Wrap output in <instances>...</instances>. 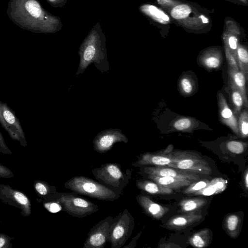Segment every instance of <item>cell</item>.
I'll return each mask as SVG.
<instances>
[{"label":"cell","instance_id":"d4e9b609","mask_svg":"<svg viewBox=\"0 0 248 248\" xmlns=\"http://www.w3.org/2000/svg\"><path fill=\"white\" fill-rule=\"evenodd\" d=\"M211 239L210 230L208 228H204L193 233L188 238V242L194 248H202L209 245Z\"/></svg>","mask_w":248,"mask_h":248},{"label":"cell","instance_id":"4dcf8cb0","mask_svg":"<svg viewBox=\"0 0 248 248\" xmlns=\"http://www.w3.org/2000/svg\"><path fill=\"white\" fill-rule=\"evenodd\" d=\"M194 119L185 117L176 120L173 124V127L177 131H186L191 129L194 127Z\"/></svg>","mask_w":248,"mask_h":248},{"label":"cell","instance_id":"52a82bcc","mask_svg":"<svg viewBox=\"0 0 248 248\" xmlns=\"http://www.w3.org/2000/svg\"><path fill=\"white\" fill-rule=\"evenodd\" d=\"M77 195L74 192H62L57 200L61 203L63 211L74 217H84L98 211L96 204Z\"/></svg>","mask_w":248,"mask_h":248},{"label":"cell","instance_id":"1f68e13d","mask_svg":"<svg viewBox=\"0 0 248 248\" xmlns=\"http://www.w3.org/2000/svg\"><path fill=\"white\" fill-rule=\"evenodd\" d=\"M227 149L231 153L235 154H241L247 149V144L237 140H230L226 143Z\"/></svg>","mask_w":248,"mask_h":248},{"label":"cell","instance_id":"f1b7e54d","mask_svg":"<svg viewBox=\"0 0 248 248\" xmlns=\"http://www.w3.org/2000/svg\"><path fill=\"white\" fill-rule=\"evenodd\" d=\"M239 137L247 138L248 135V113L247 109L241 111L238 117Z\"/></svg>","mask_w":248,"mask_h":248},{"label":"cell","instance_id":"9c48e42d","mask_svg":"<svg viewBox=\"0 0 248 248\" xmlns=\"http://www.w3.org/2000/svg\"><path fill=\"white\" fill-rule=\"evenodd\" d=\"M114 217L108 216L101 220L91 229L83 248H103L108 242L109 232Z\"/></svg>","mask_w":248,"mask_h":248},{"label":"cell","instance_id":"603a6c76","mask_svg":"<svg viewBox=\"0 0 248 248\" xmlns=\"http://www.w3.org/2000/svg\"><path fill=\"white\" fill-rule=\"evenodd\" d=\"M241 224L242 219L239 215L230 214L227 215L224 219V229L231 237L236 238L239 235Z\"/></svg>","mask_w":248,"mask_h":248},{"label":"cell","instance_id":"74e56055","mask_svg":"<svg viewBox=\"0 0 248 248\" xmlns=\"http://www.w3.org/2000/svg\"><path fill=\"white\" fill-rule=\"evenodd\" d=\"M177 0H157V3L165 8H169L175 4Z\"/></svg>","mask_w":248,"mask_h":248},{"label":"cell","instance_id":"ee69618b","mask_svg":"<svg viewBox=\"0 0 248 248\" xmlns=\"http://www.w3.org/2000/svg\"><path fill=\"white\" fill-rule=\"evenodd\" d=\"M239 0L245 4H247V3H248L247 0Z\"/></svg>","mask_w":248,"mask_h":248},{"label":"cell","instance_id":"6da1fadb","mask_svg":"<svg viewBox=\"0 0 248 248\" xmlns=\"http://www.w3.org/2000/svg\"><path fill=\"white\" fill-rule=\"evenodd\" d=\"M11 4L12 18L28 29L55 33L62 28L61 18L46 11L37 0H14Z\"/></svg>","mask_w":248,"mask_h":248},{"label":"cell","instance_id":"e575fe53","mask_svg":"<svg viewBox=\"0 0 248 248\" xmlns=\"http://www.w3.org/2000/svg\"><path fill=\"white\" fill-rule=\"evenodd\" d=\"M225 52L228 66L234 69H239L235 57L225 46Z\"/></svg>","mask_w":248,"mask_h":248},{"label":"cell","instance_id":"ab89813d","mask_svg":"<svg viewBox=\"0 0 248 248\" xmlns=\"http://www.w3.org/2000/svg\"><path fill=\"white\" fill-rule=\"evenodd\" d=\"M140 233H139L136 236L133 237L131 242L129 243V244L127 245H124L123 247V248H134L137 244V240L140 237Z\"/></svg>","mask_w":248,"mask_h":248},{"label":"cell","instance_id":"7a4b0ae2","mask_svg":"<svg viewBox=\"0 0 248 248\" xmlns=\"http://www.w3.org/2000/svg\"><path fill=\"white\" fill-rule=\"evenodd\" d=\"M78 54L80 62L77 75L83 73L92 63L102 72L108 70L106 38L100 23L93 26L83 41Z\"/></svg>","mask_w":248,"mask_h":248},{"label":"cell","instance_id":"277c9868","mask_svg":"<svg viewBox=\"0 0 248 248\" xmlns=\"http://www.w3.org/2000/svg\"><path fill=\"white\" fill-rule=\"evenodd\" d=\"M64 186L78 194L101 201L113 202L121 196L98 181L84 176L70 178L64 184Z\"/></svg>","mask_w":248,"mask_h":248},{"label":"cell","instance_id":"f546056e","mask_svg":"<svg viewBox=\"0 0 248 248\" xmlns=\"http://www.w3.org/2000/svg\"><path fill=\"white\" fill-rule=\"evenodd\" d=\"M179 87L180 91L184 95H191L195 90L194 80L188 76H183L179 80Z\"/></svg>","mask_w":248,"mask_h":248},{"label":"cell","instance_id":"4316f807","mask_svg":"<svg viewBox=\"0 0 248 248\" xmlns=\"http://www.w3.org/2000/svg\"><path fill=\"white\" fill-rule=\"evenodd\" d=\"M230 97L232 105L233 112L237 117L244 106L243 97L240 92L230 82H228Z\"/></svg>","mask_w":248,"mask_h":248},{"label":"cell","instance_id":"8fae6325","mask_svg":"<svg viewBox=\"0 0 248 248\" xmlns=\"http://www.w3.org/2000/svg\"><path fill=\"white\" fill-rule=\"evenodd\" d=\"M175 158L176 152L173 151V146L170 144L158 152L141 154L136 161L132 163V165L136 167L146 165L168 166L174 162Z\"/></svg>","mask_w":248,"mask_h":248},{"label":"cell","instance_id":"44dd1931","mask_svg":"<svg viewBox=\"0 0 248 248\" xmlns=\"http://www.w3.org/2000/svg\"><path fill=\"white\" fill-rule=\"evenodd\" d=\"M147 175L151 180L172 190L179 189L187 186L191 183V181L186 179L154 175Z\"/></svg>","mask_w":248,"mask_h":248},{"label":"cell","instance_id":"5b68a950","mask_svg":"<svg viewBox=\"0 0 248 248\" xmlns=\"http://www.w3.org/2000/svg\"><path fill=\"white\" fill-rule=\"evenodd\" d=\"M171 17L183 26L193 30L201 29L209 23V18L191 5L179 1L167 9Z\"/></svg>","mask_w":248,"mask_h":248},{"label":"cell","instance_id":"8d00e7d4","mask_svg":"<svg viewBox=\"0 0 248 248\" xmlns=\"http://www.w3.org/2000/svg\"><path fill=\"white\" fill-rule=\"evenodd\" d=\"M14 197L16 201L21 204L26 205L28 203V200L27 198L21 192H16L14 195Z\"/></svg>","mask_w":248,"mask_h":248},{"label":"cell","instance_id":"2e32d148","mask_svg":"<svg viewBox=\"0 0 248 248\" xmlns=\"http://www.w3.org/2000/svg\"><path fill=\"white\" fill-rule=\"evenodd\" d=\"M202 218V216L197 214L196 212L186 213L172 217L168 220L166 226L169 230H181L201 220Z\"/></svg>","mask_w":248,"mask_h":248},{"label":"cell","instance_id":"d6986e66","mask_svg":"<svg viewBox=\"0 0 248 248\" xmlns=\"http://www.w3.org/2000/svg\"><path fill=\"white\" fill-rule=\"evenodd\" d=\"M141 13L155 21L161 24L170 22V16L162 10L151 4H143L139 7Z\"/></svg>","mask_w":248,"mask_h":248},{"label":"cell","instance_id":"ba28073f","mask_svg":"<svg viewBox=\"0 0 248 248\" xmlns=\"http://www.w3.org/2000/svg\"><path fill=\"white\" fill-rule=\"evenodd\" d=\"M175 161L168 166L195 174L209 175L212 170L208 163L198 154L192 152L175 151Z\"/></svg>","mask_w":248,"mask_h":248},{"label":"cell","instance_id":"83f0119b","mask_svg":"<svg viewBox=\"0 0 248 248\" xmlns=\"http://www.w3.org/2000/svg\"><path fill=\"white\" fill-rule=\"evenodd\" d=\"M239 70L244 75L247 81L248 79V52L247 48L238 44L235 57Z\"/></svg>","mask_w":248,"mask_h":248},{"label":"cell","instance_id":"e0dca14e","mask_svg":"<svg viewBox=\"0 0 248 248\" xmlns=\"http://www.w3.org/2000/svg\"><path fill=\"white\" fill-rule=\"evenodd\" d=\"M229 82L231 83L241 93L244 102V107L248 108V100L246 88V79L243 73L239 70L228 67Z\"/></svg>","mask_w":248,"mask_h":248},{"label":"cell","instance_id":"ffe728a7","mask_svg":"<svg viewBox=\"0 0 248 248\" xmlns=\"http://www.w3.org/2000/svg\"><path fill=\"white\" fill-rule=\"evenodd\" d=\"M202 64L208 69L219 68L222 62L221 51L217 48H210L204 51L200 57Z\"/></svg>","mask_w":248,"mask_h":248},{"label":"cell","instance_id":"cb8c5ba5","mask_svg":"<svg viewBox=\"0 0 248 248\" xmlns=\"http://www.w3.org/2000/svg\"><path fill=\"white\" fill-rule=\"evenodd\" d=\"M227 181L222 178H215L204 188L195 192V195L210 196L223 192L226 188Z\"/></svg>","mask_w":248,"mask_h":248},{"label":"cell","instance_id":"d6a6232c","mask_svg":"<svg viewBox=\"0 0 248 248\" xmlns=\"http://www.w3.org/2000/svg\"><path fill=\"white\" fill-rule=\"evenodd\" d=\"M207 179H203L196 183H191L184 190L183 192L186 194H194L195 192L205 187L209 183Z\"/></svg>","mask_w":248,"mask_h":248},{"label":"cell","instance_id":"f35d334b","mask_svg":"<svg viewBox=\"0 0 248 248\" xmlns=\"http://www.w3.org/2000/svg\"><path fill=\"white\" fill-rule=\"evenodd\" d=\"M50 4L55 8H62L66 4L67 0H47Z\"/></svg>","mask_w":248,"mask_h":248},{"label":"cell","instance_id":"3957f363","mask_svg":"<svg viewBox=\"0 0 248 248\" xmlns=\"http://www.w3.org/2000/svg\"><path fill=\"white\" fill-rule=\"evenodd\" d=\"M96 180L114 192L121 195L131 179L130 170H124L118 163H107L92 170Z\"/></svg>","mask_w":248,"mask_h":248},{"label":"cell","instance_id":"8992f818","mask_svg":"<svg viewBox=\"0 0 248 248\" xmlns=\"http://www.w3.org/2000/svg\"><path fill=\"white\" fill-rule=\"evenodd\" d=\"M134 219L127 209L114 217L109 232L108 242L111 248H121L130 237Z\"/></svg>","mask_w":248,"mask_h":248},{"label":"cell","instance_id":"60d3db41","mask_svg":"<svg viewBox=\"0 0 248 248\" xmlns=\"http://www.w3.org/2000/svg\"><path fill=\"white\" fill-rule=\"evenodd\" d=\"M244 185L247 189L248 187V172L247 169L246 170L244 174Z\"/></svg>","mask_w":248,"mask_h":248},{"label":"cell","instance_id":"5bb4252c","mask_svg":"<svg viewBox=\"0 0 248 248\" xmlns=\"http://www.w3.org/2000/svg\"><path fill=\"white\" fill-rule=\"evenodd\" d=\"M217 100L218 113L220 121L230 128L235 134L239 136L238 118L231 109L225 97L222 93H218Z\"/></svg>","mask_w":248,"mask_h":248},{"label":"cell","instance_id":"9a60e30c","mask_svg":"<svg viewBox=\"0 0 248 248\" xmlns=\"http://www.w3.org/2000/svg\"><path fill=\"white\" fill-rule=\"evenodd\" d=\"M136 199L144 212L153 218L160 219L170 210L153 201L148 196L140 194L136 197Z\"/></svg>","mask_w":248,"mask_h":248},{"label":"cell","instance_id":"b9f144b4","mask_svg":"<svg viewBox=\"0 0 248 248\" xmlns=\"http://www.w3.org/2000/svg\"><path fill=\"white\" fill-rule=\"evenodd\" d=\"M5 243V240L2 238H0V248L3 247Z\"/></svg>","mask_w":248,"mask_h":248},{"label":"cell","instance_id":"7c38bea8","mask_svg":"<svg viewBox=\"0 0 248 248\" xmlns=\"http://www.w3.org/2000/svg\"><path fill=\"white\" fill-rule=\"evenodd\" d=\"M127 143L128 139L120 129L105 130L99 133L93 140L95 151L100 154L109 151L116 142Z\"/></svg>","mask_w":248,"mask_h":248},{"label":"cell","instance_id":"484cf974","mask_svg":"<svg viewBox=\"0 0 248 248\" xmlns=\"http://www.w3.org/2000/svg\"><path fill=\"white\" fill-rule=\"evenodd\" d=\"M207 203L206 199L201 197L186 198L180 202L181 211L183 213L196 212L202 208Z\"/></svg>","mask_w":248,"mask_h":248},{"label":"cell","instance_id":"7402d4cb","mask_svg":"<svg viewBox=\"0 0 248 248\" xmlns=\"http://www.w3.org/2000/svg\"><path fill=\"white\" fill-rule=\"evenodd\" d=\"M136 186L141 190L154 195H169L173 190L165 187L153 181L138 180Z\"/></svg>","mask_w":248,"mask_h":248},{"label":"cell","instance_id":"30bf717a","mask_svg":"<svg viewBox=\"0 0 248 248\" xmlns=\"http://www.w3.org/2000/svg\"><path fill=\"white\" fill-rule=\"evenodd\" d=\"M0 124L11 138L24 142V132L19 119L8 104L0 100Z\"/></svg>","mask_w":248,"mask_h":248},{"label":"cell","instance_id":"4fadbf2b","mask_svg":"<svg viewBox=\"0 0 248 248\" xmlns=\"http://www.w3.org/2000/svg\"><path fill=\"white\" fill-rule=\"evenodd\" d=\"M142 167V172L146 175L172 177L190 181L198 180L200 179V177L197 174L168 166Z\"/></svg>","mask_w":248,"mask_h":248},{"label":"cell","instance_id":"d590c367","mask_svg":"<svg viewBox=\"0 0 248 248\" xmlns=\"http://www.w3.org/2000/svg\"><path fill=\"white\" fill-rule=\"evenodd\" d=\"M35 189L40 195L43 196L47 195L49 191L48 186L40 182L36 184Z\"/></svg>","mask_w":248,"mask_h":248},{"label":"cell","instance_id":"836d02e7","mask_svg":"<svg viewBox=\"0 0 248 248\" xmlns=\"http://www.w3.org/2000/svg\"><path fill=\"white\" fill-rule=\"evenodd\" d=\"M44 206L49 212L52 213H56L61 211H63L61 203L57 200L45 203Z\"/></svg>","mask_w":248,"mask_h":248},{"label":"cell","instance_id":"7bdbcfd3","mask_svg":"<svg viewBox=\"0 0 248 248\" xmlns=\"http://www.w3.org/2000/svg\"><path fill=\"white\" fill-rule=\"evenodd\" d=\"M3 144H4V143H3V140L2 138V136L0 131V145H3Z\"/></svg>","mask_w":248,"mask_h":248},{"label":"cell","instance_id":"ac0fdd59","mask_svg":"<svg viewBox=\"0 0 248 248\" xmlns=\"http://www.w3.org/2000/svg\"><path fill=\"white\" fill-rule=\"evenodd\" d=\"M227 31L223 34L225 46L236 57V51L238 45V35H240V30L233 21L226 22Z\"/></svg>","mask_w":248,"mask_h":248}]
</instances>
